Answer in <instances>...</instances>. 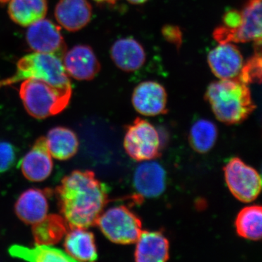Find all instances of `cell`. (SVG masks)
<instances>
[{
	"instance_id": "25",
	"label": "cell",
	"mask_w": 262,
	"mask_h": 262,
	"mask_svg": "<svg viewBox=\"0 0 262 262\" xmlns=\"http://www.w3.org/2000/svg\"><path fill=\"white\" fill-rule=\"evenodd\" d=\"M218 131L214 123L207 120L196 121L189 133V142L199 153H206L214 146Z\"/></svg>"
},
{
	"instance_id": "2",
	"label": "cell",
	"mask_w": 262,
	"mask_h": 262,
	"mask_svg": "<svg viewBox=\"0 0 262 262\" xmlns=\"http://www.w3.org/2000/svg\"><path fill=\"white\" fill-rule=\"evenodd\" d=\"M205 98L217 120L227 125L244 122L256 108L248 84L237 78L211 82Z\"/></svg>"
},
{
	"instance_id": "27",
	"label": "cell",
	"mask_w": 262,
	"mask_h": 262,
	"mask_svg": "<svg viewBox=\"0 0 262 262\" xmlns=\"http://www.w3.org/2000/svg\"><path fill=\"white\" fill-rule=\"evenodd\" d=\"M17 160V150L13 144L0 141V174L5 173L14 165Z\"/></svg>"
},
{
	"instance_id": "23",
	"label": "cell",
	"mask_w": 262,
	"mask_h": 262,
	"mask_svg": "<svg viewBox=\"0 0 262 262\" xmlns=\"http://www.w3.org/2000/svg\"><path fill=\"white\" fill-rule=\"evenodd\" d=\"M8 253L13 258H20L33 262L75 261L61 249L47 246L37 245L34 248L25 247L20 245H13L8 249Z\"/></svg>"
},
{
	"instance_id": "28",
	"label": "cell",
	"mask_w": 262,
	"mask_h": 262,
	"mask_svg": "<svg viewBox=\"0 0 262 262\" xmlns=\"http://www.w3.org/2000/svg\"><path fill=\"white\" fill-rule=\"evenodd\" d=\"M162 34L165 40L175 46L178 49L182 46L183 34L181 29L177 26H164L162 29Z\"/></svg>"
},
{
	"instance_id": "6",
	"label": "cell",
	"mask_w": 262,
	"mask_h": 262,
	"mask_svg": "<svg viewBox=\"0 0 262 262\" xmlns=\"http://www.w3.org/2000/svg\"><path fill=\"white\" fill-rule=\"evenodd\" d=\"M124 148L127 154L136 161L156 159L161 153L159 134L147 120L136 118L127 127Z\"/></svg>"
},
{
	"instance_id": "5",
	"label": "cell",
	"mask_w": 262,
	"mask_h": 262,
	"mask_svg": "<svg viewBox=\"0 0 262 262\" xmlns=\"http://www.w3.org/2000/svg\"><path fill=\"white\" fill-rule=\"evenodd\" d=\"M106 238L117 244H133L142 232V222L124 206H115L102 212L96 225Z\"/></svg>"
},
{
	"instance_id": "29",
	"label": "cell",
	"mask_w": 262,
	"mask_h": 262,
	"mask_svg": "<svg viewBox=\"0 0 262 262\" xmlns=\"http://www.w3.org/2000/svg\"><path fill=\"white\" fill-rule=\"evenodd\" d=\"M98 3H106V4L115 5L118 0H94Z\"/></svg>"
},
{
	"instance_id": "18",
	"label": "cell",
	"mask_w": 262,
	"mask_h": 262,
	"mask_svg": "<svg viewBox=\"0 0 262 262\" xmlns=\"http://www.w3.org/2000/svg\"><path fill=\"white\" fill-rule=\"evenodd\" d=\"M243 20L236 34L234 43L253 42L261 45V0H248L242 10Z\"/></svg>"
},
{
	"instance_id": "17",
	"label": "cell",
	"mask_w": 262,
	"mask_h": 262,
	"mask_svg": "<svg viewBox=\"0 0 262 262\" xmlns=\"http://www.w3.org/2000/svg\"><path fill=\"white\" fill-rule=\"evenodd\" d=\"M137 262H163L169 259V242L160 232L142 231L136 241Z\"/></svg>"
},
{
	"instance_id": "1",
	"label": "cell",
	"mask_w": 262,
	"mask_h": 262,
	"mask_svg": "<svg viewBox=\"0 0 262 262\" xmlns=\"http://www.w3.org/2000/svg\"><path fill=\"white\" fill-rule=\"evenodd\" d=\"M58 206L70 228L96 225L108 201L107 187L91 170H75L56 189Z\"/></svg>"
},
{
	"instance_id": "9",
	"label": "cell",
	"mask_w": 262,
	"mask_h": 262,
	"mask_svg": "<svg viewBox=\"0 0 262 262\" xmlns=\"http://www.w3.org/2000/svg\"><path fill=\"white\" fill-rule=\"evenodd\" d=\"M211 72L220 80H231L238 77L244 66V57L232 42L219 43L207 56Z\"/></svg>"
},
{
	"instance_id": "30",
	"label": "cell",
	"mask_w": 262,
	"mask_h": 262,
	"mask_svg": "<svg viewBox=\"0 0 262 262\" xmlns=\"http://www.w3.org/2000/svg\"><path fill=\"white\" fill-rule=\"evenodd\" d=\"M127 1L133 5H141L145 3L148 0H127Z\"/></svg>"
},
{
	"instance_id": "20",
	"label": "cell",
	"mask_w": 262,
	"mask_h": 262,
	"mask_svg": "<svg viewBox=\"0 0 262 262\" xmlns=\"http://www.w3.org/2000/svg\"><path fill=\"white\" fill-rule=\"evenodd\" d=\"M70 229L63 216L50 214L32 225V234L36 244L51 246L61 241Z\"/></svg>"
},
{
	"instance_id": "14",
	"label": "cell",
	"mask_w": 262,
	"mask_h": 262,
	"mask_svg": "<svg viewBox=\"0 0 262 262\" xmlns=\"http://www.w3.org/2000/svg\"><path fill=\"white\" fill-rule=\"evenodd\" d=\"M48 189H29L22 193L15 203L17 216L27 225L42 220L48 212Z\"/></svg>"
},
{
	"instance_id": "13",
	"label": "cell",
	"mask_w": 262,
	"mask_h": 262,
	"mask_svg": "<svg viewBox=\"0 0 262 262\" xmlns=\"http://www.w3.org/2000/svg\"><path fill=\"white\" fill-rule=\"evenodd\" d=\"M110 55L117 68L126 72L140 70L146 60V51L142 45L133 37L117 39L112 46Z\"/></svg>"
},
{
	"instance_id": "19",
	"label": "cell",
	"mask_w": 262,
	"mask_h": 262,
	"mask_svg": "<svg viewBox=\"0 0 262 262\" xmlns=\"http://www.w3.org/2000/svg\"><path fill=\"white\" fill-rule=\"evenodd\" d=\"M64 248L76 261H94L98 258L94 234L87 229L70 228L66 234Z\"/></svg>"
},
{
	"instance_id": "15",
	"label": "cell",
	"mask_w": 262,
	"mask_h": 262,
	"mask_svg": "<svg viewBox=\"0 0 262 262\" xmlns=\"http://www.w3.org/2000/svg\"><path fill=\"white\" fill-rule=\"evenodd\" d=\"M58 23L67 31L84 28L92 18V8L87 0H59L55 9Z\"/></svg>"
},
{
	"instance_id": "22",
	"label": "cell",
	"mask_w": 262,
	"mask_h": 262,
	"mask_svg": "<svg viewBox=\"0 0 262 262\" xmlns=\"http://www.w3.org/2000/svg\"><path fill=\"white\" fill-rule=\"evenodd\" d=\"M46 139L51 156L57 160L70 159L78 150L77 136L67 127H56L51 129Z\"/></svg>"
},
{
	"instance_id": "11",
	"label": "cell",
	"mask_w": 262,
	"mask_h": 262,
	"mask_svg": "<svg viewBox=\"0 0 262 262\" xmlns=\"http://www.w3.org/2000/svg\"><path fill=\"white\" fill-rule=\"evenodd\" d=\"M62 62L67 75L77 80H93L101 70V64L92 48L84 45L66 52Z\"/></svg>"
},
{
	"instance_id": "24",
	"label": "cell",
	"mask_w": 262,
	"mask_h": 262,
	"mask_svg": "<svg viewBox=\"0 0 262 262\" xmlns=\"http://www.w3.org/2000/svg\"><path fill=\"white\" fill-rule=\"evenodd\" d=\"M261 212L260 206H248L241 210L235 221L236 230L241 237L251 241L261 239Z\"/></svg>"
},
{
	"instance_id": "7",
	"label": "cell",
	"mask_w": 262,
	"mask_h": 262,
	"mask_svg": "<svg viewBox=\"0 0 262 262\" xmlns=\"http://www.w3.org/2000/svg\"><path fill=\"white\" fill-rule=\"evenodd\" d=\"M226 183L234 198L251 203L259 195L261 180L259 174L238 158L231 159L225 168Z\"/></svg>"
},
{
	"instance_id": "31",
	"label": "cell",
	"mask_w": 262,
	"mask_h": 262,
	"mask_svg": "<svg viewBox=\"0 0 262 262\" xmlns=\"http://www.w3.org/2000/svg\"><path fill=\"white\" fill-rule=\"evenodd\" d=\"M10 0H0V4H3V3H9Z\"/></svg>"
},
{
	"instance_id": "4",
	"label": "cell",
	"mask_w": 262,
	"mask_h": 262,
	"mask_svg": "<svg viewBox=\"0 0 262 262\" xmlns=\"http://www.w3.org/2000/svg\"><path fill=\"white\" fill-rule=\"evenodd\" d=\"M28 79L45 80L56 87L72 90L62 59L53 55L37 52L22 57L17 63L14 75L0 80V88Z\"/></svg>"
},
{
	"instance_id": "8",
	"label": "cell",
	"mask_w": 262,
	"mask_h": 262,
	"mask_svg": "<svg viewBox=\"0 0 262 262\" xmlns=\"http://www.w3.org/2000/svg\"><path fill=\"white\" fill-rule=\"evenodd\" d=\"M27 41L34 52L53 55L61 59L67 51L61 28L48 19H41L29 26Z\"/></svg>"
},
{
	"instance_id": "12",
	"label": "cell",
	"mask_w": 262,
	"mask_h": 262,
	"mask_svg": "<svg viewBox=\"0 0 262 262\" xmlns=\"http://www.w3.org/2000/svg\"><path fill=\"white\" fill-rule=\"evenodd\" d=\"M18 166L24 177L30 182H43L51 176L53 163L46 138L40 137L36 141Z\"/></svg>"
},
{
	"instance_id": "26",
	"label": "cell",
	"mask_w": 262,
	"mask_h": 262,
	"mask_svg": "<svg viewBox=\"0 0 262 262\" xmlns=\"http://www.w3.org/2000/svg\"><path fill=\"white\" fill-rule=\"evenodd\" d=\"M237 79L248 85L261 82V56L260 52H256L250 59L245 62Z\"/></svg>"
},
{
	"instance_id": "21",
	"label": "cell",
	"mask_w": 262,
	"mask_h": 262,
	"mask_svg": "<svg viewBox=\"0 0 262 262\" xmlns=\"http://www.w3.org/2000/svg\"><path fill=\"white\" fill-rule=\"evenodd\" d=\"M47 12V0H10L8 6L10 18L22 27L45 18Z\"/></svg>"
},
{
	"instance_id": "3",
	"label": "cell",
	"mask_w": 262,
	"mask_h": 262,
	"mask_svg": "<svg viewBox=\"0 0 262 262\" xmlns=\"http://www.w3.org/2000/svg\"><path fill=\"white\" fill-rule=\"evenodd\" d=\"M72 90L56 87L46 81L28 79L22 81L19 95L31 116L45 119L58 115L67 108Z\"/></svg>"
},
{
	"instance_id": "16",
	"label": "cell",
	"mask_w": 262,
	"mask_h": 262,
	"mask_svg": "<svg viewBox=\"0 0 262 262\" xmlns=\"http://www.w3.org/2000/svg\"><path fill=\"white\" fill-rule=\"evenodd\" d=\"M134 187L146 198L160 196L165 189V170L160 164L150 160L141 164L134 174Z\"/></svg>"
},
{
	"instance_id": "10",
	"label": "cell",
	"mask_w": 262,
	"mask_h": 262,
	"mask_svg": "<svg viewBox=\"0 0 262 262\" xmlns=\"http://www.w3.org/2000/svg\"><path fill=\"white\" fill-rule=\"evenodd\" d=\"M134 108L144 116L163 115L167 110V92L155 81H144L138 84L132 94Z\"/></svg>"
}]
</instances>
